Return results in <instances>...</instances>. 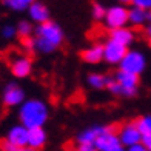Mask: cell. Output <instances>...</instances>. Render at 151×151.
<instances>
[{
    "mask_svg": "<svg viewBox=\"0 0 151 151\" xmlns=\"http://www.w3.org/2000/svg\"><path fill=\"white\" fill-rule=\"evenodd\" d=\"M65 40L62 26L52 20L39 23L34 29V51L40 54H51L59 50Z\"/></svg>",
    "mask_w": 151,
    "mask_h": 151,
    "instance_id": "1",
    "label": "cell"
},
{
    "mask_svg": "<svg viewBox=\"0 0 151 151\" xmlns=\"http://www.w3.org/2000/svg\"><path fill=\"white\" fill-rule=\"evenodd\" d=\"M48 119H50V105L43 99H25V102L19 106V122H22L28 128L45 127Z\"/></svg>",
    "mask_w": 151,
    "mask_h": 151,
    "instance_id": "2",
    "label": "cell"
},
{
    "mask_svg": "<svg viewBox=\"0 0 151 151\" xmlns=\"http://www.w3.org/2000/svg\"><path fill=\"white\" fill-rule=\"evenodd\" d=\"M94 147H96V151H123L125 150L116 128L109 125L99 127V134L96 137Z\"/></svg>",
    "mask_w": 151,
    "mask_h": 151,
    "instance_id": "3",
    "label": "cell"
},
{
    "mask_svg": "<svg viewBox=\"0 0 151 151\" xmlns=\"http://www.w3.org/2000/svg\"><path fill=\"white\" fill-rule=\"evenodd\" d=\"M127 25H129V8H127V5L117 3L106 8L105 17H104V26L108 31Z\"/></svg>",
    "mask_w": 151,
    "mask_h": 151,
    "instance_id": "4",
    "label": "cell"
},
{
    "mask_svg": "<svg viewBox=\"0 0 151 151\" xmlns=\"http://www.w3.org/2000/svg\"><path fill=\"white\" fill-rule=\"evenodd\" d=\"M113 77L119 82L120 85V97H127L131 99L134 96H137V91H139V83H140V76L134 74V73H128L119 70L114 73Z\"/></svg>",
    "mask_w": 151,
    "mask_h": 151,
    "instance_id": "5",
    "label": "cell"
},
{
    "mask_svg": "<svg viewBox=\"0 0 151 151\" xmlns=\"http://www.w3.org/2000/svg\"><path fill=\"white\" fill-rule=\"evenodd\" d=\"M147 65H148V59L145 56V52H142L140 50H128L127 54L123 56L122 62L119 63V68L123 71L140 76L147 70Z\"/></svg>",
    "mask_w": 151,
    "mask_h": 151,
    "instance_id": "6",
    "label": "cell"
},
{
    "mask_svg": "<svg viewBox=\"0 0 151 151\" xmlns=\"http://www.w3.org/2000/svg\"><path fill=\"white\" fill-rule=\"evenodd\" d=\"M127 51H128V46H125L123 43L117 42L114 39H108L104 43V62L111 66H116V65L119 66Z\"/></svg>",
    "mask_w": 151,
    "mask_h": 151,
    "instance_id": "7",
    "label": "cell"
},
{
    "mask_svg": "<svg viewBox=\"0 0 151 151\" xmlns=\"http://www.w3.org/2000/svg\"><path fill=\"white\" fill-rule=\"evenodd\" d=\"M26 99V93L22 86L16 82H11L5 86V90L2 93V102L5 106L8 108H16L20 106Z\"/></svg>",
    "mask_w": 151,
    "mask_h": 151,
    "instance_id": "8",
    "label": "cell"
},
{
    "mask_svg": "<svg viewBox=\"0 0 151 151\" xmlns=\"http://www.w3.org/2000/svg\"><path fill=\"white\" fill-rule=\"evenodd\" d=\"M9 70L16 79H26L32 73V60L28 56H14L9 62Z\"/></svg>",
    "mask_w": 151,
    "mask_h": 151,
    "instance_id": "9",
    "label": "cell"
},
{
    "mask_svg": "<svg viewBox=\"0 0 151 151\" xmlns=\"http://www.w3.org/2000/svg\"><path fill=\"white\" fill-rule=\"evenodd\" d=\"M117 134H119L120 142L123 143L125 150H127L128 147L134 145V143L142 142V136H143V134L140 133V129L137 128L136 122H127V123H123V125L119 128Z\"/></svg>",
    "mask_w": 151,
    "mask_h": 151,
    "instance_id": "10",
    "label": "cell"
},
{
    "mask_svg": "<svg viewBox=\"0 0 151 151\" xmlns=\"http://www.w3.org/2000/svg\"><path fill=\"white\" fill-rule=\"evenodd\" d=\"M28 131H29V128L25 127L22 122L16 123V125H12L8 129L6 139H9L12 143H16L17 147L25 150V148H28Z\"/></svg>",
    "mask_w": 151,
    "mask_h": 151,
    "instance_id": "11",
    "label": "cell"
},
{
    "mask_svg": "<svg viewBox=\"0 0 151 151\" xmlns=\"http://www.w3.org/2000/svg\"><path fill=\"white\" fill-rule=\"evenodd\" d=\"M28 16H29V20L32 23H43V22H48V20H51V12H50V8L36 0V2H32L29 6H28Z\"/></svg>",
    "mask_w": 151,
    "mask_h": 151,
    "instance_id": "12",
    "label": "cell"
},
{
    "mask_svg": "<svg viewBox=\"0 0 151 151\" xmlns=\"http://www.w3.org/2000/svg\"><path fill=\"white\" fill-rule=\"evenodd\" d=\"M48 142V133L43 127H34L28 131V148L29 150H42Z\"/></svg>",
    "mask_w": 151,
    "mask_h": 151,
    "instance_id": "13",
    "label": "cell"
},
{
    "mask_svg": "<svg viewBox=\"0 0 151 151\" xmlns=\"http://www.w3.org/2000/svg\"><path fill=\"white\" fill-rule=\"evenodd\" d=\"M80 57L88 65H99L100 62H104V45L94 43L88 46L86 50L80 52Z\"/></svg>",
    "mask_w": 151,
    "mask_h": 151,
    "instance_id": "14",
    "label": "cell"
},
{
    "mask_svg": "<svg viewBox=\"0 0 151 151\" xmlns=\"http://www.w3.org/2000/svg\"><path fill=\"white\" fill-rule=\"evenodd\" d=\"M151 22V9H143L139 6L129 8V25L134 28H142Z\"/></svg>",
    "mask_w": 151,
    "mask_h": 151,
    "instance_id": "15",
    "label": "cell"
},
{
    "mask_svg": "<svg viewBox=\"0 0 151 151\" xmlns=\"http://www.w3.org/2000/svg\"><path fill=\"white\" fill-rule=\"evenodd\" d=\"M109 39H114L117 40V42L123 43L125 46H131L133 42L136 40V32L133 28H129V26H120V28H116V29H111L109 31Z\"/></svg>",
    "mask_w": 151,
    "mask_h": 151,
    "instance_id": "16",
    "label": "cell"
},
{
    "mask_svg": "<svg viewBox=\"0 0 151 151\" xmlns=\"http://www.w3.org/2000/svg\"><path fill=\"white\" fill-rule=\"evenodd\" d=\"M99 127L100 125H94L90 128H85L76 136V143L77 145H94L96 137L99 134Z\"/></svg>",
    "mask_w": 151,
    "mask_h": 151,
    "instance_id": "17",
    "label": "cell"
},
{
    "mask_svg": "<svg viewBox=\"0 0 151 151\" xmlns=\"http://www.w3.org/2000/svg\"><path fill=\"white\" fill-rule=\"evenodd\" d=\"M108 83V76L105 74H100V73H90L86 76V85L91 88V90L96 91H100V90H105Z\"/></svg>",
    "mask_w": 151,
    "mask_h": 151,
    "instance_id": "18",
    "label": "cell"
},
{
    "mask_svg": "<svg viewBox=\"0 0 151 151\" xmlns=\"http://www.w3.org/2000/svg\"><path fill=\"white\" fill-rule=\"evenodd\" d=\"M32 2H36V0H3V6L14 12H23L28 9V6Z\"/></svg>",
    "mask_w": 151,
    "mask_h": 151,
    "instance_id": "19",
    "label": "cell"
},
{
    "mask_svg": "<svg viewBox=\"0 0 151 151\" xmlns=\"http://www.w3.org/2000/svg\"><path fill=\"white\" fill-rule=\"evenodd\" d=\"M34 25L31 20H20L19 25H17V36L20 37H29V36H34Z\"/></svg>",
    "mask_w": 151,
    "mask_h": 151,
    "instance_id": "20",
    "label": "cell"
},
{
    "mask_svg": "<svg viewBox=\"0 0 151 151\" xmlns=\"http://www.w3.org/2000/svg\"><path fill=\"white\" fill-rule=\"evenodd\" d=\"M134 122H136V125L140 129L142 134H150L151 133V114L140 116V117H137Z\"/></svg>",
    "mask_w": 151,
    "mask_h": 151,
    "instance_id": "21",
    "label": "cell"
},
{
    "mask_svg": "<svg viewBox=\"0 0 151 151\" xmlns=\"http://www.w3.org/2000/svg\"><path fill=\"white\" fill-rule=\"evenodd\" d=\"M0 36L5 40H12L17 36V25H11V23H5L0 28Z\"/></svg>",
    "mask_w": 151,
    "mask_h": 151,
    "instance_id": "22",
    "label": "cell"
},
{
    "mask_svg": "<svg viewBox=\"0 0 151 151\" xmlns=\"http://www.w3.org/2000/svg\"><path fill=\"white\" fill-rule=\"evenodd\" d=\"M105 12H106V8L102 3H99V2L93 3V6H91V16H93V19L96 20V22H104Z\"/></svg>",
    "mask_w": 151,
    "mask_h": 151,
    "instance_id": "23",
    "label": "cell"
},
{
    "mask_svg": "<svg viewBox=\"0 0 151 151\" xmlns=\"http://www.w3.org/2000/svg\"><path fill=\"white\" fill-rule=\"evenodd\" d=\"M0 150L2 151H22V148L17 147L16 143H12L9 139H6V137L0 140Z\"/></svg>",
    "mask_w": 151,
    "mask_h": 151,
    "instance_id": "24",
    "label": "cell"
},
{
    "mask_svg": "<svg viewBox=\"0 0 151 151\" xmlns=\"http://www.w3.org/2000/svg\"><path fill=\"white\" fill-rule=\"evenodd\" d=\"M133 5L143 9H151V0H133Z\"/></svg>",
    "mask_w": 151,
    "mask_h": 151,
    "instance_id": "25",
    "label": "cell"
},
{
    "mask_svg": "<svg viewBox=\"0 0 151 151\" xmlns=\"http://www.w3.org/2000/svg\"><path fill=\"white\" fill-rule=\"evenodd\" d=\"M142 143L145 145L147 151H151V133H150V134H143V136H142Z\"/></svg>",
    "mask_w": 151,
    "mask_h": 151,
    "instance_id": "26",
    "label": "cell"
},
{
    "mask_svg": "<svg viewBox=\"0 0 151 151\" xmlns=\"http://www.w3.org/2000/svg\"><path fill=\"white\" fill-rule=\"evenodd\" d=\"M127 150H128V151H147L145 145H143L142 142H139V143H134V145H131V147H128Z\"/></svg>",
    "mask_w": 151,
    "mask_h": 151,
    "instance_id": "27",
    "label": "cell"
},
{
    "mask_svg": "<svg viewBox=\"0 0 151 151\" xmlns=\"http://www.w3.org/2000/svg\"><path fill=\"white\" fill-rule=\"evenodd\" d=\"M77 150L79 151H96V147L94 145H77Z\"/></svg>",
    "mask_w": 151,
    "mask_h": 151,
    "instance_id": "28",
    "label": "cell"
},
{
    "mask_svg": "<svg viewBox=\"0 0 151 151\" xmlns=\"http://www.w3.org/2000/svg\"><path fill=\"white\" fill-rule=\"evenodd\" d=\"M145 34H147V36H148V37L151 36V22L145 25Z\"/></svg>",
    "mask_w": 151,
    "mask_h": 151,
    "instance_id": "29",
    "label": "cell"
},
{
    "mask_svg": "<svg viewBox=\"0 0 151 151\" xmlns=\"http://www.w3.org/2000/svg\"><path fill=\"white\" fill-rule=\"evenodd\" d=\"M119 3H123V5H128V3H133V0H117Z\"/></svg>",
    "mask_w": 151,
    "mask_h": 151,
    "instance_id": "30",
    "label": "cell"
},
{
    "mask_svg": "<svg viewBox=\"0 0 151 151\" xmlns=\"http://www.w3.org/2000/svg\"><path fill=\"white\" fill-rule=\"evenodd\" d=\"M148 45H150V48H151V36L148 37Z\"/></svg>",
    "mask_w": 151,
    "mask_h": 151,
    "instance_id": "31",
    "label": "cell"
}]
</instances>
